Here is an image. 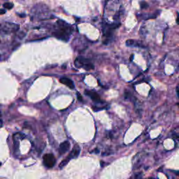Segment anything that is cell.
<instances>
[{
    "label": "cell",
    "instance_id": "9a60e30c",
    "mask_svg": "<svg viewBox=\"0 0 179 179\" xmlns=\"http://www.w3.org/2000/svg\"><path fill=\"white\" fill-rule=\"evenodd\" d=\"M17 15H19V16L21 17H25V14L24 13H21V14H17Z\"/></svg>",
    "mask_w": 179,
    "mask_h": 179
},
{
    "label": "cell",
    "instance_id": "30bf717a",
    "mask_svg": "<svg viewBox=\"0 0 179 179\" xmlns=\"http://www.w3.org/2000/svg\"><path fill=\"white\" fill-rule=\"evenodd\" d=\"M59 82H60L61 83L66 85L67 87H69V88L71 89L75 88V85L71 79H69V78H66V77H62V78H60V79H59Z\"/></svg>",
    "mask_w": 179,
    "mask_h": 179
},
{
    "label": "cell",
    "instance_id": "3957f363",
    "mask_svg": "<svg viewBox=\"0 0 179 179\" xmlns=\"http://www.w3.org/2000/svg\"><path fill=\"white\" fill-rule=\"evenodd\" d=\"M75 66L77 68H83L86 71L92 70L94 69V66L93 64L90 62L89 59L85 58L83 57H77L76 60H75Z\"/></svg>",
    "mask_w": 179,
    "mask_h": 179
},
{
    "label": "cell",
    "instance_id": "277c9868",
    "mask_svg": "<svg viewBox=\"0 0 179 179\" xmlns=\"http://www.w3.org/2000/svg\"><path fill=\"white\" fill-rule=\"evenodd\" d=\"M80 147L78 146V145H75L74 148H73V150L70 152L69 155L67 156V157H66V159H64L63 161H62V162L59 164V167L60 168V169H62V167H64V166H65L66 164H67L68 162H69L70 159H71L73 158H76V157H78V155H79V153H80Z\"/></svg>",
    "mask_w": 179,
    "mask_h": 179
},
{
    "label": "cell",
    "instance_id": "ba28073f",
    "mask_svg": "<svg viewBox=\"0 0 179 179\" xmlns=\"http://www.w3.org/2000/svg\"><path fill=\"white\" fill-rule=\"evenodd\" d=\"M126 45L129 47H140V48H145V45H143L141 41L134 39L127 40V41H126Z\"/></svg>",
    "mask_w": 179,
    "mask_h": 179
},
{
    "label": "cell",
    "instance_id": "ac0fdd59",
    "mask_svg": "<svg viewBox=\"0 0 179 179\" xmlns=\"http://www.w3.org/2000/svg\"><path fill=\"white\" fill-rule=\"evenodd\" d=\"M133 57H134V55H131V57H130V61L133 60Z\"/></svg>",
    "mask_w": 179,
    "mask_h": 179
},
{
    "label": "cell",
    "instance_id": "d6986e66",
    "mask_svg": "<svg viewBox=\"0 0 179 179\" xmlns=\"http://www.w3.org/2000/svg\"><path fill=\"white\" fill-rule=\"evenodd\" d=\"M1 162H0V166H1Z\"/></svg>",
    "mask_w": 179,
    "mask_h": 179
},
{
    "label": "cell",
    "instance_id": "7c38bea8",
    "mask_svg": "<svg viewBox=\"0 0 179 179\" xmlns=\"http://www.w3.org/2000/svg\"><path fill=\"white\" fill-rule=\"evenodd\" d=\"M140 7H141V9H144V8H148V4L147 3V2H145V1H142L140 2Z\"/></svg>",
    "mask_w": 179,
    "mask_h": 179
},
{
    "label": "cell",
    "instance_id": "e0dca14e",
    "mask_svg": "<svg viewBox=\"0 0 179 179\" xmlns=\"http://www.w3.org/2000/svg\"><path fill=\"white\" fill-rule=\"evenodd\" d=\"M176 94H177V95L178 96V85L176 87Z\"/></svg>",
    "mask_w": 179,
    "mask_h": 179
},
{
    "label": "cell",
    "instance_id": "8992f818",
    "mask_svg": "<svg viewBox=\"0 0 179 179\" xmlns=\"http://www.w3.org/2000/svg\"><path fill=\"white\" fill-rule=\"evenodd\" d=\"M56 162L55 157L52 154L48 153L43 156V164L47 168H52L55 166Z\"/></svg>",
    "mask_w": 179,
    "mask_h": 179
},
{
    "label": "cell",
    "instance_id": "6da1fadb",
    "mask_svg": "<svg viewBox=\"0 0 179 179\" xmlns=\"http://www.w3.org/2000/svg\"><path fill=\"white\" fill-rule=\"evenodd\" d=\"M73 31V28L71 24L66 23L62 20H58L52 31V35L55 38L66 42L69 40L70 36L72 34Z\"/></svg>",
    "mask_w": 179,
    "mask_h": 179
},
{
    "label": "cell",
    "instance_id": "7a4b0ae2",
    "mask_svg": "<svg viewBox=\"0 0 179 179\" xmlns=\"http://www.w3.org/2000/svg\"><path fill=\"white\" fill-rule=\"evenodd\" d=\"M120 26V22H115V23H106L103 25V36L106 38V40L103 41L104 44H107L108 43V41L111 36H113V31L119 27Z\"/></svg>",
    "mask_w": 179,
    "mask_h": 179
},
{
    "label": "cell",
    "instance_id": "9c48e42d",
    "mask_svg": "<svg viewBox=\"0 0 179 179\" xmlns=\"http://www.w3.org/2000/svg\"><path fill=\"white\" fill-rule=\"evenodd\" d=\"M70 148V143L69 141H65L62 142L59 145V152L60 155H63V154L66 153Z\"/></svg>",
    "mask_w": 179,
    "mask_h": 179
},
{
    "label": "cell",
    "instance_id": "52a82bcc",
    "mask_svg": "<svg viewBox=\"0 0 179 179\" xmlns=\"http://www.w3.org/2000/svg\"><path fill=\"white\" fill-rule=\"evenodd\" d=\"M85 94L87 95L88 96L92 99V100L94 102L96 103H103V101L101 99V97H100L99 94H97L96 92H94V91H92V90H85Z\"/></svg>",
    "mask_w": 179,
    "mask_h": 179
},
{
    "label": "cell",
    "instance_id": "5b68a950",
    "mask_svg": "<svg viewBox=\"0 0 179 179\" xmlns=\"http://www.w3.org/2000/svg\"><path fill=\"white\" fill-rule=\"evenodd\" d=\"M18 29L19 25L16 24L6 22V23L0 24V31H1L4 34H9V33L16 31Z\"/></svg>",
    "mask_w": 179,
    "mask_h": 179
},
{
    "label": "cell",
    "instance_id": "8fae6325",
    "mask_svg": "<svg viewBox=\"0 0 179 179\" xmlns=\"http://www.w3.org/2000/svg\"><path fill=\"white\" fill-rule=\"evenodd\" d=\"M3 7H4L5 8H7V9H11L13 7V4L12 3L6 2L3 4Z\"/></svg>",
    "mask_w": 179,
    "mask_h": 179
},
{
    "label": "cell",
    "instance_id": "5bb4252c",
    "mask_svg": "<svg viewBox=\"0 0 179 179\" xmlns=\"http://www.w3.org/2000/svg\"><path fill=\"white\" fill-rule=\"evenodd\" d=\"M5 13H6V10H5L4 9H0V15H3V14H4Z\"/></svg>",
    "mask_w": 179,
    "mask_h": 179
},
{
    "label": "cell",
    "instance_id": "2e32d148",
    "mask_svg": "<svg viewBox=\"0 0 179 179\" xmlns=\"http://www.w3.org/2000/svg\"><path fill=\"white\" fill-rule=\"evenodd\" d=\"M1 125H2V121H1V113H0V127H1Z\"/></svg>",
    "mask_w": 179,
    "mask_h": 179
},
{
    "label": "cell",
    "instance_id": "4fadbf2b",
    "mask_svg": "<svg viewBox=\"0 0 179 179\" xmlns=\"http://www.w3.org/2000/svg\"><path fill=\"white\" fill-rule=\"evenodd\" d=\"M77 97H78V99L80 101H83V98H82L81 95H80V93H77Z\"/></svg>",
    "mask_w": 179,
    "mask_h": 179
}]
</instances>
